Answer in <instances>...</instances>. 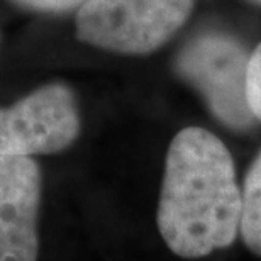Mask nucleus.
I'll list each match as a JSON object with an SVG mask.
<instances>
[{
    "mask_svg": "<svg viewBox=\"0 0 261 261\" xmlns=\"http://www.w3.org/2000/svg\"><path fill=\"white\" fill-rule=\"evenodd\" d=\"M239 234L249 251L261 256V151L249 166L241 189Z\"/></svg>",
    "mask_w": 261,
    "mask_h": 261,
    "instance_id": "nucleus-6",
    "label": "nucleus"
},
{
    "mask_svg": "<svg viewBox=\"0 0 261 261\" xmlns=\"http://www.w3.org/2000/svg\"><path fill=\"white\" fill-rule=\"evenodd\" d=\"M249 55L238 39L222 33H203L181 49L176 71L202 93L208 109L227 127L253 126L246 98Z\"/></svg>",
    "mask_w": 261,
    "mask_h": 261,
    "instance_id": "nucleus-3",
    "label": "nucleus"
},
{
    "mask_svg": "<svg viewBox=\"0 0 261 261\" xmlns=\"http://www.w3.org/2000/svg\"><path fill=\"white\" fill-rule=\"evenodd\" d=\"M195 0H90L75 17L76 38L122 55H148L187 22Z\"/></svg>",
    "mask_w": 261,
    "mask_h": 261,
    "instance_id": "nucleus-2",
    "label": "nucleus"
},
{
    "mask_svg": "<svg viewBox=\"0 0 261 261\" xmlns=\"http://www.w3.org/2000/svg\"><path fill=\"white\" fill-rule=\"evenodd\" d=\"M246 98L253 117L261 122V43L253 49L248 60Z\"/></svg>",
    "mask_w": 261,
    "mask_h": 261,
    "instance_id": "nucleus-7",
    "label": "nucleus"
},
{
    "mask_svg": "<svg viewBox=\"0 0 261 261\" xmlns=\"http://www.w3.org/2000/svg\"><path fill=\"white\" fill-rule=\"evenodd\" d=\"M241 189L227 146L202 127L171 139L156 224L176 256L195 259L226 249L239 236Z\"/></svg>",
    "mask_w": 261,
    "mask_h": 261,
    "instance_id": "nucleus-1",
    "label": "nucleus"
},
{
    "mask_svg": "<svg viewBox=\"0 0 261 261\" xmlns=\"http://www.w3.org/2000/svg\"><path fill=\"white\" fill-rule=\"evenodd\" d=\"M78 133L76 100L63 83H48L14 106L0 109V156L60 153Z\"/></svg>",
    "mask_w": 261,
    "mask_h": 261,
    "instance_id": "nucleus-4",
    "label": "nucleus"
},
{
    "mask_svg": "<svg viewBox=\"0 0 261 261\" xmlns=\"http://www.w3.org/2000/svg\"><path fill=\"white\" fill-rule=\"evenodd\" d=\"M251 2H254V4H259V5H261V0H251Z\"/></svg>",
    "mask_w": 261,
    "mask_h": 261,
    "instance_id": "nucleus-9",
    "label": "nucleus"
},
{
    "mask_svg": "<svg viewBox=\"0 0 261 261\" xmlns=\"http://www.w3.org/2000/svg\"><path fill=\"white\" fill-rule=\"evenodd\" d=\"M19 7L36 12H65L70 9H80L90 0H12Z\"/></svg>",
    "mask_w": 261,
    "mask_h": 261,
    "instance_id": "nucleus-8",
    "label": "nucleus"
},
{
    "mask_svg": "<svg viewBox=\"0 0 261 261\" xmlns=\"http://www.w3.org/2000/svg\"><path fill=\"white\" fill-rule=\"evenodd\" d=\"M41 171L31 156H0V261L38 259Z\"/></svg>",
    "mask_w": 261,
    "mask_h": 261,
    "instance_id": "nucleus-5",
    "label": "nucleus"
}]
</instances>
